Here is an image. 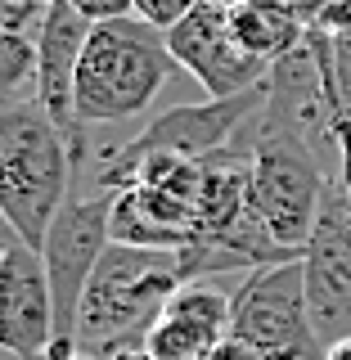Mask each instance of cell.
Segmentation results:
<instances>
[{
	"label": "cell",
	"instance_id": "1",
	"mask_svg": "<svg viewBox=\"0 0 351 360\" xmlns=\"http://www.w3.org/2000/svg\"><path fill=\"white\" fill-rule=\"evenodd\" d=\"M180 284H185L180 252L108 243L104 262L82 297V311H77L82 352L113 360L127 347H144V338L167 315V302Z\"/></svg>",
	"mask_w": 351,
	"mask_h": 360
},
{
	"label": "cell",
	"instance_id": "2",
	"mask_svg": "<svg viewBox=\"0 0 351 360\" xmlns=\"http://www.w3.org/2000/svg\"><path fill=\"white\" fill-rule=\"evenodd\" d=\"M72 198V158L63 127L41 99L0 108V212L27 248L45 243L54 217Z\"/></svg>",
	"mask_w": 351,
	"mask_h": 360
},
{
	"label": "cell",
	"instance_id": "3",
	"mask_svg": "<svg viewBox=\"0 0 351 360\" xmlns=\"http://www.w3.org/2000/svg\"><path fill=\"white\" fill-rule=\"evenodd\" d=\"M176 54L167 32L144 18L95 22L77 68V122H113L140 117L176 72Z\"/></svg>",
	"mask_w": 351,
	"mask_h": 360
},
{
	"label": "cell",
	"instance_id": "4",
	"mask_svg": "<svg viewBox=\"0 0 351 360\" xmlns=\"http://www.w3.org/2000/svg\"><path fill=\"white\" fill-rule=\"evenodd\" d=\"M234 140H243L239 149L253 153L248 207L262 217V225L284 248L307 252V243L315 239V230H320L324 185H329V172H324L320 153H315L311 144L293 140V135L257 127V122H248Z\"/></svg>",
	"mask_w": 351,
	"mask_h": 360
},
{
	"label": "cell",
	"instance_id": "5",
	"mask_svg": "<svg viewBox=\"0 0 351 360\" xmlns=\"http://www.w3.org/2000/svg\"><path fill=\"white\" fill-rule=\"evenodd\" d=\"M234 333L248 338L270 360H284V356L324 360V342L315 338V324H311L307 266L275 262V266L248 270V279L234 292Z\"/></svg>",
	"mask_w": 351,
	"mask_h": 360
},
{
	"label": "cell",
	"instance_id": "6",
	"mask_svg": "<svg viewBox=\"0 0 351 360\" xmlns=\"http://www.w3.org/2000/svg\"><path fill=\"white\" fill-rule=\"evenodd\" d=\"M113 243V198H82L72 194L54 217L41 243L45 279L54 297V338H77V311Z\"/></svg>",
	"mask_w": 351,
	"mask_h": 360
},
{
	"label": "cell",
	"instance_id": "7",
	"mask_svg": "<svg viewBox=\"0 0 351 360\" xmlns=\"http://www.w3.org/2000/svg\"><path fill=\"white\" fill-rule=\"evenodd\" d=\"M167 45H172L176 63L208 90V99H225V95H243V90L266 86L270 68H275L243 50L230 27V9L217 5V0H203L185 22H176L167 32Z\"/></svg>",
	"mask_w": 351,
	"mask_h": 360
},
{
	"label": "cell",
	"instance_id": "8",
	"mask_svg": "<svg viewBox=\"0 0 351 360\" xmlns=\"http://www.w3.org/2000/svg\"><path fill=\"white\" fill-rule=\"evenodd\" d=\"M266 95H270V82L257 86V90H243V95L203 99V104H176V108L158 112V117H149L131 135L135 162H140L144 153H180V158L203 162V158L230 149L234 135L262 112Z\"/></svg>",
	"mask_w": 351,
	"mask_h": 360
},
{
	"label": "cell",
	"instance_id": "9",
	"mask_svg": "<svg viewBox=\"0 0 351 360\" xmlns=\"http://www.w3.org/2000/svg\"><path fill=\"white\" fill-rule=\"evenodd\" d=\"M54 342V297L45 262L14 230L0 248V347L18 360H45Z\"/></svg>",
	"mask_w": 351,
	"mask_h": 360
},
{
	"label": "cell",
	"instance_id": "10",
	"mask_svg": "<svg viewBox=\"0 0 351 360\" xmlns=\"http://www.w3.org/2000/svg\"><path fill=\"white\" fill-rule=\"evenodd\" d=\"M90 22L72 0H50V9L37 22V72H41V104L63 135L77 127V68L90 41Z\"/></svg>",
	"mask_w": 351,
	"mask_h": 360
},
{
	"label": "cell",
	"instance_id": "11",
	"mask_svg": "<svg viewBox=\"0 0 351 360\" xmlns=\"http://www.w3.org/2000/svg\"><path fill=\"white\" fill-rule=\"evenodd\" d=\"M230 27L248 54H257L262 63H279L307 41V22H302L284 0H243L230 9Z\"/></svg>",
	"mask_w": 351,
	"mask_h": 360
},
{
	"label": "cell",
	"instance_id": "12",
	"mask_svg": "<svg viewBox=\"0 0 351 360\" xmlns=\"http://www.w3.org/2000/svg\"><path fill=\"white\" fill-rule=\"evenodd\" d=\"M167 320H180L208 342H221L225 333H234V292H225L217 279H185L167 302Z\"/></svg>",
	"mask_w": 351,
	"mask_h": 360
},
{
	"label": "cell",
	"instance_id": "13",
	"mask_svg": "<svg viewBox=\"0 0 351 360\" xmlns=\"http://www.w3.org/2000/svg\"><path fill=\"white\" fill-rule=\"evenodd\" d=\"M113 243L180 252V248L194 243V230H185V225H167L162 217H153V212L144 207L140 189H122V194L113 198Z\"/></svg>",
	"mask_w": 351,
	"mask_h": 360
},
{
	"label": "cell",
	"instance_id": "14",
	"mask_svg": "<svg viewBox=\"0 0 351 360\" xmlns=\"http://www.w3.org/2000/svg\"><path fill=\"white\" fill-rule=\"evenodd\" d=\"M32 99H41L37 37L0 27V108L32 104Z\"/></svg>",
	"mask_w": 351,
	"mask_h": 360
},
{
	"label": "cell",
	"instance_id": "15",
	"mask_svg": "<svg viewBox=\"0 0 351 360\" xmlns=\"http://www.w3.org/2000/svg\"><path fill=\"white\" fill-rule=\"evenodd\" d=\"M144 347H149L153 360H208L217 342H208V338L194 333L189 324L167 320V315H162V320L153 324V333L144 338Z\"/></svg>",
	"mask_w": 351,
	"mask_h": 360
},
{
	"label": "cell",
	"instance_id": "16",
	"mask_svg": "<svg viewBox=\"0 0 351 360\" xmlns=\"http://www.w3.org/2000/svg\"><path fill=\"white\" fill-rule=\"evenodd\" d=\"M198 5H203V0H135V18H144V22H153V27L172 32L176 22H185Z\"/></svg>",
	"mask_w": 351,
	"mask_h": 360
},
{
	"label": "cell",
	"instance_id": "17",
	"mask_svg": "<svg viewBox=\"0 0 351 360\" xmlns=\"http://www.w3.org/2000/svg\"><path fill=\"white\" fill-rule=\"evenodd\" d=\"M333 37V32H329ZM329 68H333V86H338V99H343L347 117H351V37H333L329 45Z\"/></svg>",
	"mask_w": 351,
	"mask_h": 360
},
{
	"label": "cell",
	"instance_id": "18",
	"mask_svg": "<svg viewBox=\"0 0 351 360\" xmlns=\"http://www.w3.org/2000/svg\"><path fill=\"white\" fill-rule=\"evenodd\" d=\"M90 22H113V18H135V0H72Z\"/></svg>",
	"mask_w": 351,
	"mask_h": 360
},
{
	"label": "cell",
	"instance_id": "19",
	"mask_svg": "<svg viewBox=\"0 0 351 360\" xmlns=\"http://www.w3.org/2000/svg\"><path fill=\"white\" fill-rule=\"evenodd\" d=\"M208 360H270L266 352H257L248 338H239V333H225L217 347H212V356Z\"/></svg>",
	"mask_w": 351,
	"mask_h": 360
},
{
	"label": "cell",
	"instance_id": "20",
	"mask_svg": "<svg viewBox=\"0 0 351 360\" xmlns=\"http://www.w3.org/2000/svg\"><path fill=\"white\" fill-rule=\"evenodd\" d=\"M324 32H333V37H351V0H333L329 14L320 18Z\"/></svg>",
	"mask_w": 351,
	"mask_h": 360
},
{
	"label": "cell",
	"instance_id": "21",
	"mask_svg": "<svg viewBox=\"0 0 351 360\" xmlns=\"http://www.w3.org/2000/svg\"><path fill=\"white\" fill-rule=\"evenodd\" d=\"M284 5L293 9V14H298L302 22H307V27H320V18L329 14V5L333 0H284Z\"/></svg>",
	"mask_w": 351,
	"mask_h": 360
},
{
	"label": "cell",
	"instance_id": "22",
	"mask_svg": "<svg viewBox=\"0 0 351 360\" xmlns=\"http://www.w3.org/2000/svg\"><path fill=\"white\" fill-rule=\"evenodd\" d=\"M324 360H351V338H343V342H333L329 352H324Z\"/></svg>",
	"mask_w": 351,
	"mask_h": 360
},
{
	"label": "cell",
	"instance_id": "23",
	"mask_svg": "<svg viewBox=\"0 0 351 360\" xmlns=\"http://www.w3.org/2000/svg\"><path fill=\"white\" fill-rule=\"evenodd\" d=\"M113 360H153V356H149V347H127V352H117Z\"/></svg>",
	"mask_w": 351,
	"mask_h": 360
},
{
	"label": "cell",
	"instance_id": "24",
	"mask_svg": "<svg viewBox=\"0 0 351 360\" xmlns=\"http://www.w3.org/2000/svg\"><path fill=\"white\" fill-rule=\"evenodd\" d=\"M284 360H311V356H284Z\"/></svg>",
	"mask_w": 351,
	"mask_h": 360
}]
</instances>
